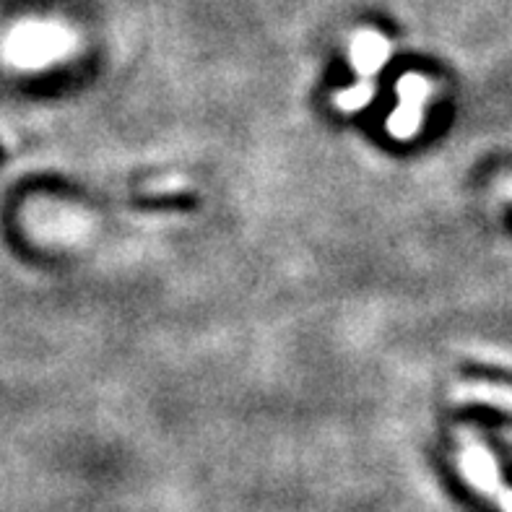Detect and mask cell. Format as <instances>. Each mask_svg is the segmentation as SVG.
Here are the masks:
<instances>
[{
	"instance_id": "cell-1",
	"label": "cell",
	"mask_w": 512,
	"mask_h": 512,
	"mask_svg": "<svg viewBox=\"0 0 512 512\" xmlns=\"http://www.w3.org/2000/svg\"><path fill=\"white\" fill-rule=\"evenodd\" d=\"M76 50V34L55 21H24L8 32L0 45V58L19 71H39L60 63Z\"/></svg>"
},
{
	"instance_id": "cell-2",
	"label": "cell",
	"mask_w": 512,
	"mask_h": 512,
	"mask_svg": "<svg viewBox=\"0 0 512 512\" xmlns=\"http://www.w3.org/2000/svg\"><path fill=\"white\" fill-rule=\"evenodd\" d=\"M390 50L393 47H390L388 39L380 32H372V29H359L351 37L349 58L351 65H354V71H357L359 81L354 86H346V89L333 94V104H336L338 110L359 112L372 102V97H375V78L388 65Z\"/></svg>"
},
{
	"instance_id": "cell-3",
	"label": "cell",
	"mask_w": 512,
	"mask_h": 512,
	"mask_svg": "<svg viewBox=\"0 0 512 512\" xmlns=\"http://www.w3.org/2000/svg\"><path fill=\"white\" fill-rule=\"evenodd\" d=\"M458 468L476 492L497 502L502 512H512V489L502 484L500 466L494 461V455L471 429L458 432Z\"/></svg>"
},
{
	"instance_id": "cell-4",
	"label": "cell",
	"mask_w": 512,
	"mask_h": 512,
	"mask_svg": "<svg viewBox=\"0 0 512 512\" xmlns=\"http://www.w3.org/2000/svg\"><path fill=\"white\" fill-rule=\"evenodd\" d=\"M396 91L398 107L388 117V133L396 141H411L422 130L424 110L432 97V84H429V78L419 76V73H406L398 81Z\"/></svg>"
},
{
	"instance_id": "cell-5",
	"label": "cell",
	"mask_w": 512,
	"mask_h": 512,
	"mask_svg": "<svg viewBox=\"0 0 512 512\" xmlns=\"http://www.w3.org/2000/svg\"><path fill=\"white\" fill-rule=\"evenodd\" d=\"M453 403H481L512 414V388L497 383H458L450 388Z\"/></svg>"
},
{
	"instance_id": "cell-6",
	"label": "cell",
	"mask_w": 512,
	"mask_h": 512,
	"mask_svg": "<svg viewBox=\"0 0 512 512\" xmlns=\"http://www.w3.org/2000/svg\"><path fill=\"white\" fill-rule=\"evenodd\" d=\"M507 195H510V198H512V180H510V185H507Z\"/></svg>"
}]
</instances>
